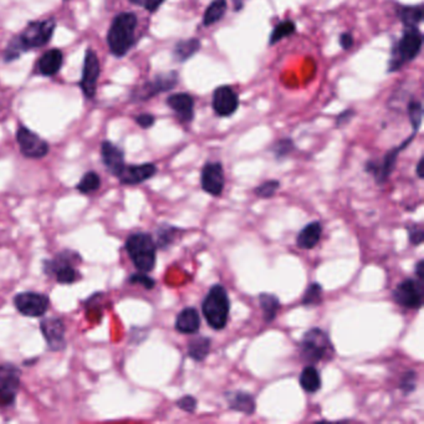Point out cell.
I'll use <instances>...</instances> for the list:
<instances>
[{"mask_svg": "<svg viewBox=\"0 0 424 424\" xmlns=\"http://www.w3.org/2000/svg\"><path fill=\"white\" fill-rule=\"evenodd\" d=\"M56 23L53 19L30 21L21 34L10 40L5 50L4 60L6 63L18 59L23 53L29 50L39 49L49 43L54 35Z\"/></svg>", "mask_w": 424, "mask_h": 424, "instance_id": "obj_1", "label": "cell"}, {"mask_svg": "<svg viewBox=\"0 0 424 424\" xmlns=\"http://www.w3.org/2000/svg\"><path fill=\"white\" fill-rule=\"evenodd\" d=\"M139 24L134 13H121L110 25L107 44L111 54L116 58H124L134 44V31Z\"/></svg>", "mask_w": 424, "mask_h": 424, "instance_id": "obj_2", "label": "cell"}, {"mask_svg": "<svg viewBox=\"0 0 424 424\" xmlns=\"http://www.w3.org/2000/svg\"><path fill=\"white\" fill-rule=\"evenodd\" d=\"M124 249L139 272H151L156 267L157 245L151 234L143 232L129 234Z\"/></svg>", "mask_w": 424, "mask_h": 424, "instance_id": "obj_3", "label": "cell"}, {"mask_svg": "<svg viewBox=\"0 0 424 424\" xmlns=\"http://www.w3.org/2000/svg\"><path fill=\"white\" fill-rule=\"evenodd\" d=\"M83 262L79 253L74 250H63L54 258L44 260L43 272L48 277H55V280L61 285H71L81 279V274L76 265Z\"/></svg>", "mask_w": 424, "mask_h": 424, "instance_id": "obj_4", "label": "cell"}, {"mask_svg": "<svg viewBox=\"0 0 424 424\" xmlns=\"http://www.w3.org/2000/svg\"><path fill=\"white\" fill-rule=\"evenodd\" d=\"M203 315L213 330H223L228 324L230 300L224 286L213 285L202 302Z\"/></svg>", "mask_w": 424, "mask_h": 424, "instance_id": "obj_5", "label": "cell"}, {"mask_svg": "<svg viewBox=\"0 0 424 424\" xmlns=\"http://www.w3.org/2000/svg\"><path fill=\"white\" fill-rule=\"evenodd\" d=\"M423 34L418 28H410L403 30L401 39L392 45L388 73H395L402 69L420 55L423 46Z\"/></svg>", "mask_w": 424, "mask_h": 424, "instance_id": "obj_6", "label": "cell"}, {"mask_svg": "<svg viewBox=\"0 0 424 424\" xmlns=\"http://www.w3.org/2000/svg\"><path fill=\"white\" fill-rule=\"evenodd\" d=\"M334 347L325 331L319 327L311 329L302 336L300 342V356L309 365H316L321 361L330 360Z\"/></svg>", "mask_w": 424, "mask_h": 424, "instance_id": "obj_7", "label": "cell"}, {"mask_svg": "<svg viewBox=\"0 0 424 424\" xmlns=\"http://www.w3.org/2000/svg\"><path fill=\"white\" fill-rule=\"evenodd\" d=\"M21 385V371L14 364L0 365V407H13Z\"/></svg>", "mask_w": 424, "mask_h": 424, "instance_id": "obj_8", "label": "cell"}, {"mask_svg": "<svg viewBox=\"0 0 424 424\" xmlns=\"http://www.w3.org/2000/svg\"><path fill=\"white\" fill-rule=\"evenodd\" d=\"M13 304L19 314L25 317H44L50 309L49 296L35 292V291H23L13 297Z\"/></svg>", "mask_w": 424, "mask_h": 424, "instance_id": "obj_9", "label": "cell"}, {"mask_svg": "<svg viewBox=\"0 0 424 424\" xmlns=\"http://www.w3.org/2000/svg\"><path fill=\"white\" fill-rule=\"evenodd\" d=\"M178 80H179V76L176 71L157 75L152 80L136 88L132 91V100L134 101H148V100L153 99L157 95L174 89L178 85Z\"/></svg>", "mask_w": 424, "mask_h": 424, "instance_id": "obj_10", "label": "cell"}, {"mask_svg": "<svg viewBox=\"0 0 424 424\" xmlns=\"http://www.w3.org/2000/svg\"><path fill=\"white\" fill-rule=\"evenodd\" d=\"M393 300L400 306L410 310H418L423 306L424 286L420 279H405L396 286L392 292Z\"/></svg>", "mask_w": 424, "mask_h": 424, "instance_id": "obj_11", "label": "cell"}, {"mask_svg": "<svg viewBox=\"0 0 424 424\" xmlns=\"http://www.w3.org/2000/svg\"><path fill=\"white\" fill-rule=\"evenodd\" d=\"M415 137V134H412L408 139L401 143L398 147L392 148L391 151L386 153L382 162L377 163L373 162V161H369V162L366 163V172L373 174V177L377 179V182L380 183V184L387 182V179L390 178L392 172L395 171L396 163H397V159H398V154L403 149L408 147V144L413 141Z\"/></svg>", "mask_w": 424, "mask_h": 424, "instance_id": "obj_12", "label": "cell"}, {"mask_svg": "<svg viewBox=\"0 0 424 424\" xmlns=\"http://www.w3.org/2000/svg\"><path fill=\"white\" fill-rule=\"evenodd\" d=\"M16 141L24 157L41 159L49 153V143L25 126H19L16 131Z\"/></svg>", "mask_w": 424, "mask_h": 424, "instance_id": "obj_13", "label": "cell"}, {"mask_svg": "<svg viewBox=\"0 0 424 424\" xmlns=\"http://www.w3.org/2000/svg\"><path fill=\"white\" fill-rule=\"evenodd\" d=\"M40 331L44 336L48 349L60 352L66 347V326L60 317H44L40 322Z\"/></svg>", "mask_w": 424, "mask_h": 424, "instance_id": "obj_14", "label": "cell"}, {"mask_svg": "<svg viewBox=\"0 0 424 424\" xmlns=\"http://www.w3.org/2000/svg\"><path fill=\"white\" fill-rule=\"evenodd\" d=\"M212 109L219 117H229L239 109V96L230 86H219L213 91Z\"/></svg>", "mask_w": 424, "mask_h": 424, "instance_id": "obj_15", "label": "cell"}, {"mask_svg": "<svg viewBox=\"0 0 424 424\" xmlns=\"http://www.w3.org/2000/svg\"><path fill=\"white\" fill-rule=\"evenodd\" d=\"M100 61L97 55L92 49L86 50L85 55L83 78L80 81V88L88 99H94L96 95V86L100 78Z\"/></svg>", "mask_w": 424, "mask_h": 424, "instance_id": "obj_16", "label": "cell"}, {"mask_svg": "<svg viewBox=\"0 0 424 424\" xmlns=\"http://www.w3.org/2000/svg\"><path fill=\"white\" fill-rule=\"evenodd\" d=\"M202 189L213 197H218L223 193L226 178L224 169L221 162H208L203 166L201 173Z\"/></svg>", "mask_w": 424, "mask_h": 424, "instance_id": "obj_17", "label": "cell"}, {"mask_svg": "<svg viewBox=\"0 0 424 424\" xmlns=\"http://www.w3.org/2000/svg\"><path fill=\"white\" fill-rule=\"evenodd\" d=\"M157 172V166L153 163L126 164L117 176V179L124 186H137L151 179Z\"/></svg>", "mask_w": 424, "mask_h": 424, "instance_id": "obj_18", "label": "cell"}, {"mask_svg": "<svg viewBox=\"0 0 424 424\" xmlns=\"http://www.w3.org/2000/svg\"><path fill=\"white\" fill-rule=\"evenodd\" d=\"M101 158L106 169L116 178L126 166L124 151L111 141L101 143Z\"/></svg>", "mask_w": 424, "mask_h": 424, "instance_id": "obj_19", "label": "cell"}, {"mask_svg": "<svg viewBox=\"0 0 424 424\" xmlns=\"http://www.w3.org/2000/svg\"><path fill=\"white\" fill-rule=\"evenodd\" d=\"M167 106L177 115L178 120L183 124H189L194 119V99L189 94L179 92L168 97Z\"/></svg>", "mask_w": 424, "mask_h": 424, "instance_id": "obj_20", "label": "cell"}, {"mask_svg": "<svg viewBox=\"0 0 424 424\" xmlns=\"http://www.w3.org/2000/svg\"><path fill=\"white\" fill-rule=\"evenodd\" d=\"M174 327L179 334L194 335L201 327V316L196 307H184L177 315Z\"/></svg>", "mask_w": 424, "mask_h": 424, "instance_id": "obj_21", "label": "cell"}, {"mask_svg": "<svg viewBox=\"0 0 424 424\" xmlns=\"http://www.w3.org/2000/svg\"><path fill=\"white\" fill-rule=\"evenodd\" d=\"M64 63V55L61 50L51 49L41 55L36 64V73L43 76H54L59 73Z\"/></svg>", "mask_w": 424, "mask_h": 424, "instance_id": "obj_22", "label": "cell"}, {"mask_svg": "<svg viewBox=\"0 0 424 424\" xmlns=\"http://www.w3.org/2000/svg\"><path fill=\"white\" fill-rule=\"evenodd\" d=\"M224 397L227 398L229 408L235 412H240L244 415H252L257 410L255 400L252 395L243 391H234V392H227Z\"/></svg>", "mask_w": 424, "mask_h": 424, "instance_id": "obj_23", "label": "cell"}, {"mask_svg": "<svg viewBox=\"0 0 424 424\" xmlns=\"http://www.w3.org/2000/svg\"><path fill=\"white\" fill-rule=\"evenodd\" d=\"M321 234H322V226L320 222L309 223L306 227L302 228V230L296 238V245L300 249L310 250L320 242Z\"/></svg>", "mask_w": 424, "mask_h": 424, "instance_id": "obj_24", "label": "cell"}, {"mask_svg": "<svg viewBox=\"0 0 424 424\" xmlns=\"http://www.w3.org/2000/svg\"><path fill=\"white\" fill-rule=\"evenodd\" d=\"M397 15L405 29L418 28L423 20L424 11L420 5H400Z\"/></svg>", "mask_w": 424, "mask_h": 424, "instance_id": "obj_25", "label": "cell"}, {"mask_svg": "<svg viewBox=\"0 0 424 424\" xmlns=\"http://www.w3.org/2000/svg\"><path fill=\"white\" fill-rule=\"evenodd\" d=\"M201 40L197 38L179 40L173 48V59L177 63H186L201 50Z\"/></svg>", "mask_w": 424, "mask_h": 424, "instance_id": "obj_26", "label": "cell"}, {"mask_svg": "<svg viewBox=\"0 0 424 424\" xmlns=\"http://www.w3.org/2000/svg\"><path fill=\"white\" fill-rule=\"evenodd\" d=\"M211 347H212V340L209 337L197 336L189 341V344H188V356L192 360L202 362L209 355Z\"/></svg>", "mask_w": 424, "mask_h": 424, "instance_id": "obj_27", "label": "cell"}, {"mask_svg": "<svg viewBox=\"0 0 424 424\" xmlns=\"http://www.w3.org/2000/svg\"><path fill=\"white\" fill-rule=\"evenodd\" d=\"M259 304L263 311V317L267 324H270L277 319V312L280 309V300L277 295L262 292L259 295Z\"/></svg>", "mask_w": 424, "mask_h": 424, "instance_id": "obj_28", "label": "cell"}, {"mask_svg": "<svg viewBox=\"0 0 424 424\" xmlns=\"http://www.w3.org/2000/svg\"><path fill=\"white\" fill-rule=\"evenodd\" d=\"M227 0H212V3L208 5L207 9L203 14L202 24L204 26H211L224 18L227 13Z\"/></svg>", "mask_w": 424, "mask_h": 424, "instance_id": "obj_29", "label": "cell"}, {"mask_svg": "<svg viewBox=\"0 0 424 424\" xmlns=\"http://www.w3.org/2000/svg\"><path fill=\"white\" fill-rule=\"evenodd\" d=\"M300 386L307 393H316L321 388V377L315 366H306L301 371Z\"/></svg>", "mask_w": 424, "mask_h": 424, "instance_id": "obj_30", "label": "cell"}, {"mask_svg": "<svg viewBox=\"0 0 424 424\" xmlns=\"http://www.w3.org/2000/svg\"><path fill=\"white\" fill-rule=\"evenodd\" d=\"M100 188H101V177H100L99 173L95 172V171L85 173L79 183L76 184V189L81 194H91V193L97 192Z\"/></svg>", "mask_w": 424, "mask_h": 424, "instance_id": "obj_31", "label": "cell"}, {"mask_svg": "<svg viewBox=\"0 0 424 424\" xmlns=\"http://www.w3.org/2000/svg\"><path fill=\"white\" fill-rule=\"evenodd\" d=\"M296 33V24L292 20H282L277 23L274 29H272L270 38H269V44L275 45L282 41L285 38H289L291 35Z\"/></svg>", "mask_w": 424, "mask_h": 424, "instance_id": "obj_32", "label": "cell"}, {"mask_svg": "<svg viewBox=\"0 0 424 424\" xmlns=\"http://www.w3.org/2000/svg\"><path fill=\"white\" fill-rule=\"evenodd\" d=\"M179 232L178 228L168 226V224H163L161 227H158L157 232H156V245L159 249H167L171 247L176 238H177V233Z\"/></svg>", "mask_w": 424, "mask_h": 424, "instance_id": "obj_33", "label": "cell"}, {"mask_svg": "<svg viewBox=\"0 0 424 424\" xmlns=\"http://www.w3.org/2000/svg\"><path fill=\"white\" fill-rule=\"evenodd\" d=\"M408 117H410L412 131H413V134H417L422 126V120H423V106L420 101L412 100L408 104Z\"/></svg>", "mask_w": 424, "mask_h": 424, "instance_id": "obj_34", "label": "cell"}, {"mask_svg": "<svg viewBox=\"0 0 424 424\" xmlns=\"http://www.w3.org/2000/svg\"><path fill=\"white\" fill-rule=\"evenodd\" d=\"M322 286L319 282H311L307 286L305 294L302 296V305L304 306H317L320 305L322 301Z\"/></svg>", "mask_w": 424, "mask_h": 424, "instance_id": "obj_35", "label": "cell"}, {"mask_svg": "<svg viewBox=\"0 0 424 424\" xmlns=\"http://www.w3.org/2000/svg\"><path fill=\"white\" fill-rule=\"evenodd\" d=\"M295 144L291 139H279L277 142L272 144V151L277 159H282L287 157L290 153L294 152Z\"/></svg>", "mask_w": 424, "mask_h": 424, "instance_id": "obj_36", "label": "cell"}, {"mask_svg": "<svg viewBox=\"0 0 424 424\" xmlns=\"http://www.w3.org/2000/svg\"><path fill=\"white\" fill-rule=\"evenodd\" d=\"M279 188H280V182L277 179H270V181L262 183L260 186H258L254 189V193L259 198H272L275 196Z\"/></svg>", "mask_w": 424, "mask_h": 424, "instance_id": "obj_37", "label": "cell"}, {"mask_svg": "<svg viewBox=\"0 0 424 424\" xmlns=\"http://www.w3.org/2000/svg\"><path fill=\"white\" fill-rule=\"evenodd\" d=\"M417 388V373L415 371H407L403 376L401 377L400 390L405 396H408L415 392Z\"/></svg>", "mask_w": 424, "mask_h": 424, "instance_id": "obj_38", "label": "cell"}, {"mask_svg": "<svg viewBox=\"0 0 424 424\" xmlns=\"http://www.w3.org/2000/svg\"><path fill=\"white\" fill-rule=\"evenodd\" d=\"M129 284L132 285H141L147 289V290H152L153 287L156 286V280L153 277L147 275V272H134L129 277Z\"/></svg>", "mask_w": 424, "mask_h": 424, "instance_id": "obj_39", "label": "cell"}, {"mask_svg": "<svg viewBox=\"0 0 424 424\" xmlns=\"http://www.w3.org/2000/svg\"><path fill=\"white\" fill-rule=\"evenodd\" d=\"M408 230V238L412 245L418 247L424 240V230L423 227L420 224H410L407 227Z\"/></svg>", "mask_w": 424, "mask_h": 424, "instance_id": "obj_40", "label": "cell"}, {"mask_svg": "<svg viewBox=\"0 0 424 424\" xmlns=\"http://www.w3.org/2000/svg\"><path fill=\"white\" fill-rule=\"evenodd\" d=\"M197 400L193 396L187 395L183 396L182 398H179L176 402V406L179 410H184L187 413H194L197 410Z\"/></svg>", "mask_w": 424, "mask_h": 424, "instance_id": "obj_41", "label": "cell"}, {"mask_svg": "<svg viewBox=\"0 0 424 424\" xmlns=\"http://www.w3.org/2000/svg\"><path fill=\"white\" fill-rule=\"evenodd\" d=\"M356 112L354 110H345V111H342L337 117H336V127L337 129H340V127H344L347 124H350L351 120L355 117Z\"/></svg>", "mask_w": 424, "mask_h": 424, "instance_id": "obj_42", "label": "cell"}, {"mask_svg": "<svg viewBox=\"0 0 424 424\" xmlns=\"http://www.w3.org/2000/svg\"><path fill=\"white\" fill-rule=\"evenodd\" d=\"M136 124H139L141 129H151L154 122H156V119H154V116L151 114H141L136 117Z\"/></svg>", "mask_w": 424, "mask_h": 424, "instance_id": "obj_43", "label": "cell"}, {"mask_svg": "<svg viewBox=\"0 0 424 424\" xmlns=\"http://www.w3.org/2000/svg\"><path fill=\"white\" fill-rule=\"evenodd\" d=\"M339 43H340V46L344 50H350L352 46H354V43H355V40H354V36L350 33H342L340 35V39H339Z\"/></svg>", "mask_w": 424, "mask_h": 424, "instance_id": "obj_44", "label": "cell"}, {"mask_svg": "<svg viewBox=\"0 0 424 424\" xmlns=\"http://www.w3.org/2000/svg\"><path fill=\"white\" fill-rule=\"evenodd\" d=\"M166 0H147V3L144 5V9L149 11V13H154L159 9V6L164 3Z\"/></svg>", "mask_w": 424, "mask_h": 424, "instance_id": "obj_45", "label": "cell"}, {"mask_svg": "<svg viewBox=\"0 0 424 424\" xmlns=\"http://www.w3.org/2000/svg\"><path fill=\"white\" fill-rule=\"evenodd\" d=\"M415 275H417V279H420V280H423V277H424V262H423V260H420V262L417 263V265H415Z\"/></svg>", "mask_w": 424, "mask_h": 424, "instance_id": "obj_46", "label": "cell"}, {"mask_svg": "<svg viewBox=\"0 0 424 424\" xmlns=\"http://www.w3.org/2000/svg\"><path fill=\"white\" fill-rule=\"evenodd\" d=\"M423 168L424 157H420V161H418V163H417V168H415V172H417V176H418V178H420V179H422V178L424 177Z\"/></svg>", "mask_w": 424, "mask_h": 424, "instance_id": "obj_47", "label": "cell"}, {"mask_svg": "<svg viewBox=\"0 0 424 424\" xmlns=\"http://www.w3.org/2000/svg\"><path fill=\"white\" fill-rule=\"evenodd\" d=\"M235 11H240L244 8V0H232Z\"/></svg>", "mask_w": 424, "mask_h": 424, "instance_id": "obj_48", "label": "cell"}, {"mask_svg": "<svg viewBox=\"0 0 424 424\" xmlns=\"http://www.w3.org/2000/svg\"><path fill=\"white\" fill-rule=\"evenodd\" d=\"M132 4L139 5V6H142L144 8V5L147 3V0H129Z\"/></svg>", "mask_w": 424, "mask_h": 424, "instance_id": "obj_49", "label": "cell"}]
</instances>
